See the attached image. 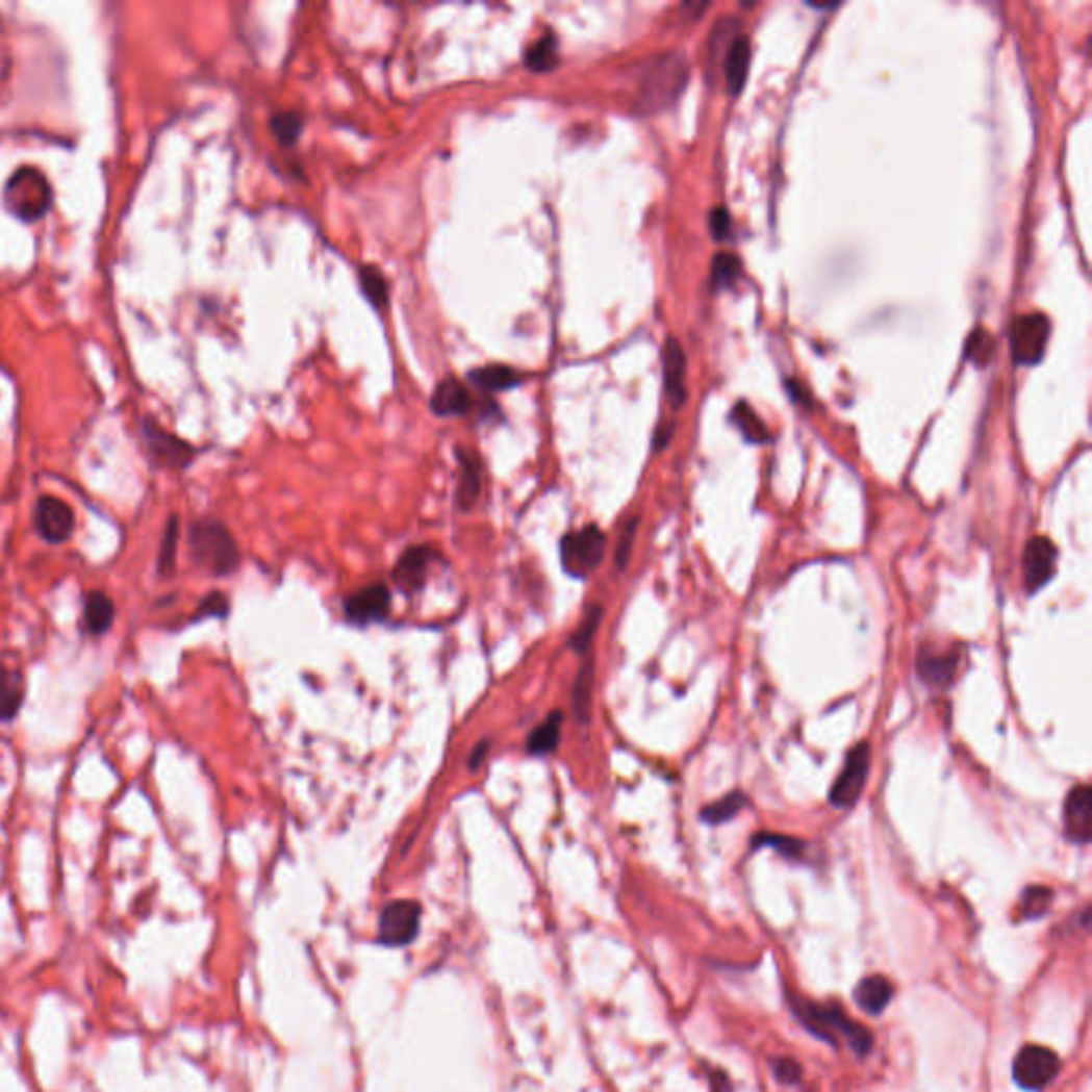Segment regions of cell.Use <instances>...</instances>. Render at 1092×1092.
Instances as JSON below:
<instances>
[{
    "mask_svg": "<svg viewBox=\"0 0 1092 1092\" xmlns=\"http://www.w3.org/2000/svg\"><path fill=\"white\" fill-rule=\"evenodd\" d=\"M788 1002L792 1014L798 1018L813 1037L830 1045L845 1043L858 1057H866L872 1047V1035L862 1024L854 1022L841 1005L837 1002H817L794 992H788Z\"/></svg>",
    "mask_w": 1092,
    "mask_h": 1092,
    "instance_id": "cell-1",
    "label": "cell"
},
{
    "mask_svg": "<svg viewBox=\"0 0 1092 1092\" xmlns=\"http://www.w3.org/2000/svg\"><path fill=\"white\" fill-rule=\"evenodd\" d=\"M188 551L193 561L211 577L233 575L242 555L233 534L215 518H199L188 530Z\"/></svg>",
    "mask_w": 1092,
    "mask_h": 1092,
    "instance_id": "cell-2",
    "label": "cell"
},
{
    "mask_svg": "<svg viewBox=\"0 0 1092 1092\" xmlns=\"http://www.w3.org/2000/svg\"><path fill=\"white\" fill-rule=\"evenodd\" d=\"M689 75V67L685 56L681 54H664L653 58L642 71L638 79V97H636V111L638 113H658L672 105L681 91L685 88V81Z\"/></svg>",
    "mask_w": 1092,
    "mask_h": 1092,
    "instance_id": "cell-3",
    "label": "cell"
},
{
    "mask_svg": "<svg viewBox=\"0 0 1092 1092\" xmlns=\"http://www.w3.org/2000/svg\"><path fill=\"white\" fill-rule=\"evenodd\" d=\"M54 191L34 167H20L3 188V205L22 223H36L52 207Z\"/></svg>",
    "mask_w": 1092,
    "mask_h": 1092,
    "instance_id": "cell-4",
    "label": "cell"
},
{
    "mask_svg": "<svg viewBox=\"0 0 1092 1092\" xmlns=\"http://www.w3.org/2000/svg\"><path fill=\"white\" fill-rule=\"evenodd\" d=\"M606 555V536L598 526H585L567 532L559 542V561L563 573L573 579H587L595 573Z\"/></svg>",
    "mask_w": 1092,
    "mask_h": 1092,
    "instance_id": "cell-5",
    "label": "cell"
},
{
    "mask_svg": "<svg viewBox=\"0 0 1092 1092\" xmlns=\"http://www.w3.org/2000/svg\"><path fill=\"white\" fill-rule=\"evenodd\" d=\"M139 431H142L144 447L156 465L167 467V469H186L195 461L197 449L188 445L186 440L178 438L176 433L167 431L152 416L142 418Z\"/></svg>",
    "mask_w": 1092,
    "mask_h": 1092,
    "instance_id": "cell-6",
    "label": "cell"
},
{
    "mask_svg": "<svg viewBox=\"0 0 1092 1092\" xmlns=\"http://www.w3.org/2000/svg\"><path fill=\"white\" fill-rule=\"evenodd\" d=\"M1059 1071H1061L1059 1055L1050 1050V1047L1037 1045V1043L1022 1045L1012 1065L1014 1082L1028 1092L1045 1090L1057 1080Z\"/></svg>",
    "mask_w": 1092,
    "mask_h": 1092,
    "instance_id": "cell-7",
    "label": "cell"
},
{
    "mask_svg": "<svg viewBox=\"0 0 1092 1092\" xmlns=\"http://www.w3.org/2000/svg\"><path fill=\"white\" fill-rule=\"evenodd\" d=\"M868 768H870V747L866 740H862L847 754L839 777L835 779L833 788H830V794H828L830 805L841 811L856 807V803L860 801L864 792Z\"/></svg>",
    "mask_w": 1092,
    "mask_h": 1092,
    "instance_id": "cell-8",
    "label": "cell"
},
{
    "mask_svg": "<svg viewBox=\"0 0 1092 1092\" xmlns=\"http://www.w3.org/2000/svg\"><path fill=\"white\" fill-rule=\"evenodd\" d=\"M1052 325L1045 314L1033 312L1018 316L1012 325V355L1018 365H1035L1041 361Z\"/></svg>",
    "mask_w": 1092,
    "mask_h": 1092,
    "instance_id": "cell-9",
    "label": "cell"
},
{
    "mask_svg": "<svg viewBox=\"0 0 1092 1092\" xmlns=\"http://www.w3.org/2000/svg\"><path fill=\"white\" fill-rule=\"evenodd\" d=\"M421 926V905L414 900L388 903L378 922V939L388 947H402L414 941Z\"/></svg>",
    "mask_w": 1092,
    "mask_h": 1092,
    "instance_id": "cell-10",
    "label": "cell"
},
{
    "mask_svg": "<svg viewBox=\"0 0 1092 1092\" xmlns=\"http://www.w3.org/2000/svg\"><path fill=\"white\" fill-rule=\"evenodd\" d=\"M34 530L41 540L65 544L75 532V512L56 496H41L34 504Z\"/></svg>",
    "mask_w": 1092,
    "mask_h": 1092,
    "instance_id": "cell-11",
    "label": "cell"
},
{
    "mask_svg": "<svg viewBox=\"0 0 1092 1092\" xmlns=\"http://www.w3.org/2000/svg\"><path fill=\"white\" fill-rule=\"evenodd\" d=\"M1057 559H1059V549L1050 538L1033 536L1026 542L1024 555H1022V567H1024V589L1031 595L1041 591L1057 577Z\"/></svg>",
    "mask_w": 1092,
    "mask_h": 1092,
    "instance_id": "cell-12",
    "label": "cell"
},
{
    "mask_svg": "<svg viewBox=\"0 0 1092 1092\" xmlns=\"http://www.w3.org/2000/svg\"><path fill=\"white\" fill-rule=\"evenodd\" d=\"M344 615L355 626L384 621L390 615V589L384 583L361 587L344 600Z\"/></svg>",
    "mask_w": 1092,
    "mask_h": 1092,
    "instance_id": "cell-13",
    "label": "cell"
},
{
    "mask_svg": "<svg viewBox=\"0 0 1092 1092\" xmlns=\"http://www.w3.org/2000/svg\"><path fill=\"white\" fill-rule=\"evenodd\" d=\"M435 561V551L429 544L408 547L396 567H392V581L404 593H418L429 577V567Z\"/></svg>",
    "mask_w": 1092,
    "mask_h": 1092,
    "instance_id": "cell-14",
    "label": "cell"
},
{
    "mask_svg": "<svg viewBox=\"0 0 1092 1092\" xmlns=\"http://www.w3.org/2000/svg\"><path fill=\"white\" fill-rule=\"evenodd\" d=\"M1063 823H1065V835L1075 845H1088L1090 843V828H1092V792L1086 783L1075 785L1069 790L1065 798V811H1063Z\"/></svg>",
    "mask_w": 1092,
    "mask_h": 1092,
    "instance_id": "cell-15",
    "label": "cell"
},
{
    "mask_svg": "<svg viewBox=\"0 0 1092 1092\" xmlns=\"http://www.w3.org/2000/svg\"><path fill=\"white\" fill-rule=\"evenodd\" d=\"M960 660L963 658H960L956 651L939 653L929 646H920V651H917V660H915V670L924 685L941 691V689H947L956 681Z\"/></svg>",
    "mask_w": 1092,
    "mask_h": 1092,
    "instance_id": "cell-16",
    "label": "cell"
},
{
    "mask_svg": "<svg viewBox=\"0 0 1092 1092\" xmlns=\"http://www.w3.org/2000/svg\"><path fill=\"white\" fill-rule=\"evenodd\" d=\"M457 489L455 504L459 510H472L483 493V461L472 449H457Z\"/></svg>",
    "mask_w": 1092,
    "mask_h": 1092,
    "instance_id": "cell-17",
    "label": "cell"
},
{
    "mask_svg": "<svg viewBox=\"0 0 1092 1092\" xmlns=\"http://www.w3.org/2000/svg\"><path fill=\"white\" fill-rule=\"evenodd\" d=\"M664 386L668 402L675 410H679L685 404V374H687V361L681 344L670 337L664 344Z\"/></svg>",
    "mask_w": 1092,
    "mask_h": 1092,
    "instance_id": "cell-18",
    "label": "cell"
},
{
    "mask_svg": "<svg viewBox=\"0 0 1092 1092\" xmlns=\"http://www.w3.org/2000/svg\"><path fill=\"white\" fill-rule=\"evenodd\" d=\"M431 410L438 416H463L472 410L469 388L457 378H445L431 396Z\"/></svg>",
    "mask_w": 1092,
    "mask_h": 1092,
    "instance_id": "cell-19",
    "label": "cell"
},
{
    "mask_svg": "<svg viewBox=\"0 0 1092 1092\" xmlns=\"http://www.w3.org/2000/svg\"><path fill=\"white\" fill-rule=\"evenodd\" d=\"M894 996V986L884 975H868L854 988V1000L868 1016H880L886 1012Z\"/></svg>",
    "mask_w": 1092,
    "mask_h": 1092,
    "instance_id": "cell-20",
    "label": "cell"
},
{
    "mask_svg": "<svg viewBox=\"0 0 1092 1092\" xmlns=\"http://www.w3.org/2000/svg\"><path fill=\"white\" fill-rule=\"evenodd\" d=\"M116 621L113 600L99 589H93L83 595V630L91 636H103L111 630Z\"/></svg>",
    "mask_w": 1092,
    "mask_h": 1092,
    "instance_id": "cell-21",
    "label": "cell"
},
{
    "mask_svg": "<svg viewBox=\"0 0 1092 1092\" xmlns=\"http://www.w3.org/2000/svg\"><path fill=\"white\" fill-rule=\"evenodd\" d=\"M750 56H752L750 39L745 34L734 36L728 46V54L723 58V75H726L730 95H738L742 91V85H745L747 71H750Z\"/></svg>",
    "mask_w": 1092,
    "mask_h": 1092,
    "instance_id": "cell-22",
    "label": "cell"
},
{
    "mask_svg": "<svg viewBox=\"0 0 1092 1092\" xmlns=\"http://www.w3.org/2000/svg\"><path fill=\"white\" fill-rule=\"evenodd\" d=\"M26 697L24 675L16 668L0 666V723H9L20 715Z\"/></svg>",
    "mask_w": 1092,
    "mask_h": 1092,
    "instance_id": "cell-23",
    "label": "cell"
},
{
    "mask_svg": "<svg viewBox=\"0 0 1092 1092\" xmlns=\"http://www.w3.org/2000/svg\"><path fill=\"white\" fill-rule=\"evenodd\" d=\"M561 726H563V713L561 711H553L538 728L532 730V734L528 736V754L530 756H536V758H542V756H551L557 747H559V740H561Z\"/></svg>",
    "mask_w": 1092,
    "mask_h": 1092,
    "instance_id": "cell-24",
    "label": "cell"
},
{
    "mask_svg": "<svg viewBox=\"0 0 1092 1092\" xmlns=\"http://www.w3.org/2000/svg\"><path fill=\"white\" fill-rule=\"evenodd\" d=\"M593 685H595V662L589 658L581 666L575 687H573V711L581 726L589 723L591 719V701H593Z\"/></svg>",
    "mask_w": 1092,
    "mask_h": 1092,
    "instance_id": "cell-25",
    "label": "cell"
},
{
    "mask_svg": "<svg viewBox=\"0 0 1092 1092\" xmlns=\"http://www.w3.org/2000/svg\"><path fill=\"white\" fill-rule=\"evenodd\" d=\"M469 380L480 390L498 392V390H508L516 386L520 382V374L508 365L493 363V365H485V367H478L469 372Z\"/></svg>",
    "mask_w": 1092,
    "mask_h": 1092,
    "instance_id": "cell-26",
    "label": "cell"
},
{
    "mask_svg": "<svg viewBox=\"0 0 1092 1092\" xmlns=\"http://www.w3.org/2000/svg\"><path fill=\"white\" fill-rule=\"evenodd\" d=\"M750 807V798L745 796V792L740 790H734V792H728L723 798L707 805L703 811H701V819L709 826H721L730 819H734L736 815H740L742 809Z\"/></svg>",
    "mask_w": 1092,
    "mask_h": 1092,
    "instance_id": "cell-27",
    "label": "cell"
},
{
    "mask_svg": "<svg viewBox=\"0 0 1092 1092\" xmlns=\"http://www.w3.org/2000/svg\"><path fill=\"white\" fill-rule=\"evenodd\" d=\"M732 423L738 427V431L745 435L747 442H754V445H766L770 440V433H768V427L764 425V421L756 414V410L752 406H747L745 402H738L734 408H732Z\"/></svg>",
    "mask_w": 1092,
    "mask_h": 1092,
    "instance_id": "cell-28",
    "label": "cell"
},
{
    "mask_svg": "<svg viewBox=\"0 0 1092 1092\" xmlns=\"http://www.w3.org/2000/svg\"><path fill=\"white\" fill-rule=\"evenodd\" d=\"M178 544H180V523H178V516H171L167 520V528H164V534H162V542H160V551H158V559H156V573L160 577H169V575H173V570H176Z\"/></svg>",
    "mask_w": 1092,
    "mask_h": 1092,
    "instance_id": "cell-29",
    "label": "cell"
},
{
    "mask_svg": "<svg viewBox=\"0 0 1092 1092\" xmlns=\"http://www.w3.org/2000/svg\"><path fill=\"white\" fill-rule=\"evenodd\" d=\"M359 284H361V290H363L365 299L374 305L376 310L386 308V303H388V282H386L384 274L378 268L363 265L359 270Z\"/></svg>",
    "mask_w": 1092,
    "mask_h": 1092,
    "instance_id": "cell-30",
    "label": "cell"
},
{
    "mask_svg": "<svg viewBox=\"0 0 1092 1092\" xmlns=\"http://www.w3.org/2000/svg\"><path fill=\"white\" fill-rule=\"evenodd\" d=\"M604 619V606L602 604H593L587 608V613L583 617V621L579 624L577 632L570 636V646L579 653V655H585L589 649H591V642L600 630V624Z\"/></svg>",
    "mask_w": 1092,
    "mask_h": 1092,
    "instance_id": "cell-31",
    "label": "cell"
},
{
    "mask_svg": "<svg viewBox=\"0 0 1092 1092\" xmlns=\"http://www.w3.org/2000/svg\"><path fill=\"white\" fill-rule=\"evenodd\" d=\"M303 130V118L297 111H276L272 116V133L282 148H293Z\"/></svg>",
    "mask_w": 1092,
    "mask_h": 1092,
    "instance_id": "cell-32",
    "label": "cell"
},
{
    "mask_svg": "<svg viewBox=\"0 0 1092 1092\" xmlns=\"http://www.w3.org/2000/svg\"><path fill=\"white\" fill-rule=\"evenodd\" d=\"M1055 892L1047 886H1028L1020 898V913L1024 920H1037V917L1050 911Z\"/></svg>",
    "mask_w": 1092,
    "mask_h": 1092,
    "instance_id": "cell-33",
    "label": "cell"
},
{
    "mask_svg": "<svg viewBox=\"0 0 1092 1092\" xmlns=\"http://www.w3.org/2000/svg\"><path fill=\"white\" fill-rule=\"evenodd\" d=\"M526 65L536 71L544 73L557 67V39L553 34L540 36L534 46L526 54Z\"/></svg>",
    "mask_w": 1092,
    "mask_h": 1092,
    "instance_id": "cell-34",
    "label": "cell"
},
{
    "mask_svg": "<svg viewBox=\"0 0 1092 1092\" xmlns=\"http://www.w3.org/2000/svg\"><path fill=\"white\" fill-rule=\"evenodd\" d=\"M752 845L758 849V847H772L777 849L781 856H785L788 860H803L805 858V852H807V843L805 841H798L794 837H783V835H770V833H760L754 837Z\"/></svg>",
    "mask_w": 1092,
    "mask_h": 1092,
    "instance_id": "cell-35",
    "label": "cell"
},
{
    "mask_svg": "<svg viewBox=\"0 0 1092 1092\" xmlns=\"http://www.w3.org/2000/svg\"><path fill=\"white\" fill-rule=\"evenodd\" d=\"M740 276V260L732 254H717L713 258V268H711V282H713V288L715 290H721V288H728L736 282V278Z\"/></svg>",
    "mask_w": 1092,
    "mask_h": 1092,
    "instance_id": "cell-36",
    "label": "cell"
},
{
    "mask_svg": "<svg viewBox=\"0 0 1092 1092\" xmlns=\"http://www.w3.org/2000/svg\"><path fill=\"white\" fill-rule=\"evenodd\" d=\"M231 610V604H229V598L227 593L223 591H211L207 593L199 606H197V613L193 615V621H201V619H225L229 615Z\"/></svg>",
    "mask_w": 1092,
    "mask_h": 1092,
    "instance_id": "cell-37",
    "label": "cell"
},
{
    "mask_svg": "<svg viewBox=\"0 0 1092 1092\" xmlns=\"http://www.w3.org/2000/svg\"><path fill=\"white\" fill-rule=\"evenodd\" d=\"M992 335L984 329H975L967 341V357L977 365H986L992 357Z\"/></svg>",
    "mask_w": 1092,
    "mask_h": 1092,
    "instance_id": "cell-38",
    "label": "cell"
},
{
    "mask_svg": "<svg viewBox=\"0 0 1092 1092\" xmlns=\"http://www.w3.org/2000/svg\"><path fill=\"white\" fill-rule=\"evenodd\" d=\"M636 532H638V516L630 518L628 526L624 528L621 536H619V544H617V551H615V563L619 570L624 573L628 563H630V557H632V547H634V540H636Z\"/></svg>",
    "mask_w": 1092,
    "mask_h": 1092,
    "instance_id": "cell-39",
    "label": "cell"
},
{
    "mask_svg": "<svg viewBox=\"0 0 1092 1092\" xmlns=\"http://www.w3.org/2000/svg\"><path fill=\"white\" fill-rule=\"evenodd\" d=\"M770 1069L774 1073V1077L781 1082V1084H798L801 1077H803V1069L801 1065L790 1059V1057H779V1059H770Z\"/></svg>",
    "mask_w": 1092,
    "mask_h": 1092,
    "instance_id": "cell-40",
    "label": "cell"
},
{
    "mask_svg": "<svg viewBox=\"0 0 1092 1092\" xmlns=\"http://www.w3.org/2000/svg\"><path fill=\"white\" fill-rule=\"evenodd\" d=\"M730 223H732V221H730L728 209H723V207H715V209L711 211L709 227H711V233H713V237H715L717 242H721V239H726V237L730 235V229H732Z\"/></svg>",
    "mask_w": 1092,
    "mask_h": 1092,
    "instance_id": "cell-41",
    "label": "cell"
},
{
    "mask_svg": "<svg viewBox=\"0 0 1092 1092\" xmlns=\"http://www.w3.org/2000/svg\"><path fill=\"white\" fill-rule=\"evenodd\" d=\"M489 750H491V742H489V740H483V742H478V745L474 747V752L469 754L467 766H469L472 770H478V768H480V764H483V762L487 760V754H489Z\"/></svg>",
    "mask_w": 1092,
    "mask_h": 1092,
    "instance_id": "cell-42",
    "label": "cell"
}]
</instances>
